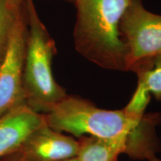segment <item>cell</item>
I'll return each instance as SVG.
<instances>
[{"label": "cell", "mask_w": 161, "mask_h": 161, "mask_svg": "<svg viewBox=\"0 0 161 161\" xmlns=\"http://www.w3.org/2000/svg\"><path fill=\"white\" fill-rule=\"evenodd\" d=\"M131 0H75L73 38L80 55L106 69L127 72V49L119 31Z\"/></svg>", "instance_id": "cell-1"}, {"label": "cell", "mask_w": 161, "mask_h": 161, "mask_svg": "<svg viewBox=\"0 0 161 161\" xmlns=\"http://www.w3.org/2000/svg\"><path fill=\"white\" fill-rule=\"evenodd\" d=\"M24 11L27 23L23 70L25 102L31 109L44 114L67 93L54 78L52 64L56 53L55 43L40 19L33 0H25Z\"/></svg>", "instance_id": "cell-2"}, {"label": "cell", "mask_w": 161, "mask_h": 161, "mask_svg": "<svg viewBox=\"0 0 161 161\" xmlns=\"http://www.w3.org/2000/svg\"><path fill=\"white\" fill-rule=\"evenodd\" d=\"M46 124L59 132L76 137L89 135L116 139L130 135L140 127L142 119L133 117L125 110H110L97 108L89 101L67 95L43 114Z\"/></svg>", "instance_id": "cell-3"}, {"label": "cell", "mask_w": 161, "mask_h": 161, "mask_svg": "<svg viewBox=\"0 0 161 161\" xmlns=\"http://www.w3.org/2000/svg\"><path fill=\"white\" fill-rule=\"evenodd\" d=\"M119 31L127 49V72L142 60L161 53V14L147 10L141 0H131Z\"/></svg>", "instance_id": "cell-4"}, {"label": "cell", "mask_w": 161, "mask_h": 161, "mask_svg": "<svg viewBox=\"0 0 161 161\" xmlns=\"http://www.w3.org/2000/svg\"><path fill=\"white\" fill-rule=\"evenodd\" d=\"M26 35L24 11L15 19L7 49L0 63V117L26 104L23 87Z\"/></svg>", "instance_id": "cell-5"}, {"label": "cell", "mask_w": 161, "mask_h": 161, "mask_svg": "<svg viewBox=\"0 0 161 161\" xmlns=\"http://www.w3.org/2000/svg\"><path fill=\"white\" fill-rule=\"evenodd\" d=\"M78 142L45 124L34 130L14 154L24 161H59L77 156Z\"/></svg>", "instance_id": "cell-6"}, {"label": "cell", "mask_w": 161, "mask_h": 161, "mask_svg": "<svg viewBox=\"0 0 161 161\" xmlns=\"http://www.w3.org/2000/svg\"><path fill=\"white\" fill-rule=\"evenodd\" d=\"M46 124L43 114L27 104L0 117V161L17 152L34 130Z\"/></svg>", "instance_id": "cell-7"}, {"label": "cell", "mask_w": 161, "mask_h": 161, "mask_svg": "<svg viewBox=\"0 0 161 161\" xmlns=\"http://www.w3.org/2000/svg\"><path fill=\"white\" fill-rule=\"evenodd\" d=\"M134 133L116 139L80 136L78 140V161H116L119 154H128L130 138Z\"/></svg>", "instance_id": "cell-8"}, {"label": "cell", "mask_w": 161, "mask_h": 161, "mask_svg": "<svg viewBox=\"0 0 161 161\" xmlns=\"http://www.w3.org/2000/svg\"><path fill=\"white\" fill-rule=\"evenodd\" d=\"M130 71L137 75L138 82L156 100L161 101V53L152 58L142 60Z\"/></svg>", "instance_id": "cell-9"}, {"label": "cell", "mask_w": 161, "mask_h": 161, "mask_svg": "<svg viewBox=\"0 0 161 161\" xmlns=\"http://www.w3.org/2000/svg\"><path fill=\"white\" fill-rule=\"evenodd\" d=\"M17 17L8 7L5 0H0V63L7 49L12 28Z\"/></svg>", "instance_id": "cell-10"}, {"label": "cell", "mask_w": 161, "mask_h": 161, "mask_svg": "<svg viewBox=\"0 0 161 161\" xmlns=\"http://www.w3.org/2000/svg\"><path fill=\"white\" fill-rule=\"evenodd\" d=\"M8 7L16 17H19L24 12L25 0H5Z\"/></svg>", "instance_id": "cell-11"}, {"label": "cell", "mask_w": 161, "mask_h": 161, "mask_svg": "<svg viewBox=\"0 0 161 161\" xmlns=\"http://www.w3.org/2000/svg\"><path fill=\"white\" fill-rule=\"evenodd\" d=\"M1 161H24V160H21L19 158H18L15 154H11V155L7 157V158H4L3 160H2Z\"/></svg>", "instance_id": "cell-12"}, {"label": "cell", "mask_w": 161, "mask_h": 161, "mask_svg": "<svg viewBox=\"0 0 161 161\" xmlns=\"http://www.w3.org/2000/svg\"><path fill=\"white\" fill-rule=\"evenodd\" d=\"M148 161H161V159L159 158L158 157L156 156V154H154V155L150 156L149 158L147 159Z\"/></svg>", "instance_id": "cell-13"}, {"label": "cell", "mask_w": 161, "mask_h": 161, "mask_svg": "<svg viewBox=\"0 0 161 161\" xmlns=\"http://www.w3.org/2000/svg\"><path fill=\"white\" fill-rule=\"evenodd\" d=\"M59 161H78V159L77 158V156H75V157H73V158L64 159V160H59Z\"/></svg>", "instance_id": "cell-14"}, {"label": "cell", "mask_w": 161, "mask_h": 161, "mask_svg": "<svg viewBox=\"0 0 161 161\" xmlns=\"http://www.w3.org/2000/svg\"><path fill=\"white\" fill-rule=\"evenodd\" d=\"M67 1H69V2H72V3H75V0H67Z\"/></svg>", "instance_id": "cell-15"}]
</instances>
